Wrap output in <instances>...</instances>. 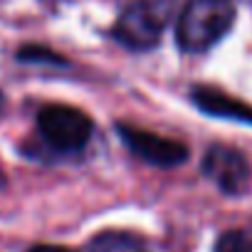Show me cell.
Wrapping results in <instances>:
<instances>
[{"label":"cell","mask_w":252,"mask_h":252,"mask_svg":"<svg viewBox=\"0 0 252 252\" xmlns=\"http://www.w3.org/2000/svg\"><path fill=\"white\" fill-rule=\"evenodd\" d=\"M232 20L230 0H190L178 18L176 40L186 52H205L232 28Z\"/></svg>","instance_id":"1"},{"label":"cell","mask_w":252,"mask_h":252,"mask_svg":"<svg viewBox=\"0 0 252 252\" xmlns=\"http://www.w3.org/2000/svg\"><path fill=\"white\" fill-rule=\"evenodd\" d=\"M37 129H40L42 139L62 154L79 151L92 139L89 116L84 111H79L74 106H64V104L42 106L37 114Z\"/></svg>","instance_id":"2"},{"label":"cell","mask_w":252,"mask_h":252,"mask_svg":"<svg viewBox=\"0 0 252 252\" xmlns=\"http://www.w3.org/2000/svg\"><path fill=\"white\" fill-rule=\"evenodd\" d=\"M161 32H163V18L151 3H136L126 8L114 25V37L131 50L154 47Z\"/></svg>","instance_id":"3"},{"label":"cell","mask_w":252,"mask_h":252,"mask_svg":"<svg viewBox=\"0 0 252 252\" xmlns=\"http://www.w3.org/2000/svg\"><path fill=\"white\" fill-rule=\"evenodd\" d=\"M119 136L136 156H141L144 161H149L154 166L168 168V166H181V163L188 161V146L186 144L158 136L154 131H144V129H136V126L119 124Z\"/></svg>","instance_id":"4"},{"label":"cell","mask_w":252,"mask_h":252,"mask_svg":"<svg viewBox=\"0 0 252 252\" xmlns=\"http://www.w3.org/2000/svg\"><path fill=\"white\" fill-rule=\"evenodd\" d=\"M203 173L218 183L220 190L237 195L250 186V163L245 156L230 146H210L203 158Z\"/></svg>","instance_id":"5"},{"label":"cell","mask_w":252,"mask_h":252,"mask_svg":"<svg viewBox=\"0 0 252 252\" xmlns=\"http://www.w3.org/2000/svg\"><path fill=\"white\" fill-rule=\"evenodd\" d=\"M190 99L198 104L200 111H205L210 116H225V119L252 124V106H247L240 99H232V96H227V94H222L213 87H195L190 92Z\"/></svg>","instance_id":"6"},{"label":"cell","mask_w":252,"mask_h":252,"mask_svg":"<svg viewBox=\"0 0 252 252\" xmlns=\"http://www.w3.org/2000/svg\"><path fill=\"white\" fill-rule=\"evenodd\" d=\"M215 252H252V237L242 230H227L218 237Z\"/></svg>","instance_id":"7"},{"label":"cell","mask_w":252,"mask_h":252,"mask_svg":"<svg viewBox=\"0 0 252 252\" xmlns=\"http://www.w3.org/2000/svg\"><path fill=\"white\" fill-rule=\"evenodd\" d=\"M20 60L23 62H62V57L52 55V52H45L40 47H28V50H20Z\"/></svg>","instance_id":"8"},{"label":"cell","mask_w":252,"mask_h":252,"mask_svg":"<svg viewBox=\"0 0 252 252\" xmlns=\"http://www.w3.org/2000/svg\"><path fill=\"white\" fill-rule=\"evenodd\" d=\"M28 252H77V250L64 247V245H35V247H30Z\"/></svg>","instance_id":"9"},{"label":"cell","mask_w":252,"mask_h":252,"mask_svg":"<svg viewBox=\"0 0 252 252\" xmlns=\"http://www.w3.org/2000/svg\"><path fill=\"white\" fill-rule=\"evenodd\" d=\"M3 106H5V99H3V94H0V111H3Z\"/></svg>","instance_id":"10"}]
</instances>
